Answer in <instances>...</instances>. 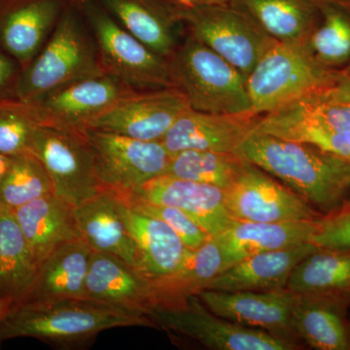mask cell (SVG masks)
<instances>
[{
    "mask_svg": "<svg viewBox=\"0 0 350 350\" xmlns=\"http://www.w3.org/2000/svg\"><path fill=\"white\" fill-rule=\"evenodd\" d=\"M273 137L306 142L338 158L350 161V131H338L317 128L287 129L273 133Z\"/></svg>",
    "mask_w": 350,
    "mask_h": 350,
    "instance_id": "cell-38",
    "label": "cell"
},
{
    "mask_svg": "<svg viewBox=\"0 0 350 350\" xmlns=\"http://www.w3.org/2000/svg\"><path fill=\"white\" fill-rule=\"evenodd\" d=\"M50 194H54L52 181L40 160L29 151L14 156L0 182V206L14 211Z\"/></svg>",
    "mask_w": 350,
    "mask_h": 350,
    "instance_id": "cell-34",
    "label": "cell"
},
{
    "mask_svg": "<svg viewBox=\"0 0 350 350\" xmlns=\"http://www.w3.org/2000/svg\"><path fill=\"white\" fill-rule=\"evenodd\" d=\"M247 163L236 152L186 150L172 156L165 174L226 190Z\"/></svg>",
    "mask_w": 350,
    "mask_h": 350,
    "instance_id": "cell-33",
    "label": "cell"
},
{
    "mask_svg": "<svg viewBox=\"0 0 350 350\" xmlns=\"http://www.w3.org/2000/svg\"><path fill=\"white\" fill-rule=\"evenodd\" d=\"M319 8L306 46L320 64L344 69L350 64V0H321Z\"/></svg>",
    "mask_w": 350,
    "mask_h": 350,
    "instance_id": "cell-32",
    "label": "cell"
},
{
    "mask_svg": "<svg viewBox=\"0 0 350 350\" xmlns=\"http://www.w3.org/2000/svg\"><path fill=\"white\" fill-rule=\"evenodd\" d=\"M13 214L38 267L59 246L81 239L73 207L54 194L32 200Z\"/></svg>",
    "mask_w": 350,
    "mask_h": 350,
    "instance_id": "cell-26",
    "label": "cell"
},
{
    "mask_svg": "<svg viewBox=\"0 0 350 350\" xmlns=\"http://www.w3.org/2000/svg\"><path fill=\"white\" fill-rule=\"evenodd\" d=\"M310 243L317 247L350 250V202L315 220Z\"/></svg>",
    "mask_w": 350,
    "mask_h": 350,
    "instance_id": "cell-37",
    "label": "cell"
},
{
    "mask_svg": "<svg viewBox=\"0 0 350 350\" xmlns=\"http://www.w3.org/2000/svg\"><path fill=\"white\" fill-rule=\"evenodd\" d=\"M198 296L211 312L230 321L298 342L291 327L296 294L287 288L237 292L204 289Z\"/></svg>",
    "mask_w": 350,
    "mask_h": 350,
    "instance_id": "cell-15",
    "label": "cell"
},
{
    "mask_svg": "<svg viewBox=\"0 0 350 350\" xmlns=\"http://www.w3.org/2000/svg\"><path fill=\"white\" fill-rule=\"evenodd\" d=\"M112 195L120 216L137 247L138 271L150 280L176 271L192 250L183 243L167 223L133 208L125 200Z\"/></svg>",
    "mask_w": 350,
    "mask_h": 350,
    "instance_id": "cell-18",
    "label": "cell"
},
{
    "mask_svg": "<svg viewBox=\"0 0 350 350\" xmlns=\"http://www.w3.org/2000/svg\"><path fill=\"white\" fill-rule=\"evenodd\" d=\"M317 248L306 243L245 258L221 271L206 289L226 292L285 289L295 267Z\"/></svg>",
    "mask_w": 350,
    "mask_h": 350,
    "instance_id": "cell-20",
    "label": "cell"
},
{
    "mask_svg": "<svg viewBox=\"0 0 350 350\" xmlns=\"http://www.w3.org/2000/svg\"><path fill=\"white\" fill-rule=\"evenodd\" d=\"M38 124L16 98L0 103V153L14 157L29 151Z\"/></svg>",
    "mask_w": 350,
    "mask_h": 350,
    "instance_id": "cell-36",
    "label": "cell"
},
{
    "mask_svg": "<svg viewBox=\"0 0 350 350\" xmlns=\"http://www.w3.org/2000/svg\"><path fill=\"white\" fill-rule=\"evenodd\" d=\"M286 288L295 294L350 298V250L317 248L295 267Z\"/></svg>",
    "mask_w": 350,
    "mask_h": 350,
    "instance_id": "cell-31",
    "label": "cell"
},
{
    "mask_svg": "<svg viewBox=\"0 0 350 350\" xmlns=\"http://www.w3.org/2000/svg\"><path fill=\"white\" fill-rule=\"evenodd\" d=\"M92 255L93 250L82 239L59 246L39 265L33 283L20 303L84 298Z\"/></svg>",
    "mask_w": 350,
    "mask_h": 350,
    "instance_id": "cell-25",
    "label": "cell"
},
{
    "mask_svg": "<svg viewBox=\"0 0 350 350\" xmlns=\"http://www.w3.org/2000/svg\"><path fill=\"white\" fill-rule=\"evenodd\" d=\"M342 69L320 64L306 42H276L246 78L251 111H275L337 83Z\"/></svg>",
    "mask_w": 350,
    "mask_h": 350,
    "instance_id": "cell-4",
    "label": "cell"
},
{
    "mask_svg": "<svg viewBox=\"0 0 350 350\" xmlns=\"http://www.w3.org/2000/svg\"><path fill=\"white\" fill-rule=\"evenodd\" d=\"M98 45L105 72L135 91L174 87L169 62L126 31L94 0H77Z\"/></svg>",
    "mask_w": 350,
    "mask_h": 350,
    "instance_id": "cell-8",
    "label": "cell"
},
{
    "mask_svg": "<svg viewBox=\"0 0 350 350\" xmlns=\"http://www.w3.org/2000/svg\"><path fill=\"white\" fill-rule=\"evenodd\" d=\"M73 0H0V46L15 57L23 70L54 31Z\"/></svg>",
    "mask_w": 350,
    "mask_h": 350,
    "instance_id": "cell-16",
    "label": "cell"
},
{
    "mask_svg": "<svg viewBox=\"0 0 350 350\" xmlns=\"http://www.w3.org/2000/svg\"><path fill=\"white\" fill-rule=\"evenodd\" d=\"M100 189L133 192L167 172L172 155L160 142L84 129Z\"/></svg>",
    "mask_w": 350,
    "mask_h": 350,
    "instance_id": "cell-10",
    "label": "cell"
},
{
    "mask_svg": "<svg viewBox=\"0 0 350 350\" xmlns=\"http://www.w3.org/2000/svg\"><path fill=\"white\" fill-rule=\"evenodd\" d=\"M29 151L47 170L54 195L73 208L100 192L84 130L38 126Z\"/></svg>",
    "mask_w": 350,
    "mask_h": 350,
    "instance_id": "cell-9",
    "label": "cell"
},
{
    "mask_svg": "<svg viewBox=\"0 0 350 350\" xmlns=\"http://www.w3.org/2000/svg\"><path fill=\"white\" fill-rule=\"evenodd\" d=\"M153 328L213 350H294L298 342L239 325L211 312L198 295L172 306H154L147 314Z\"/></svg>",
    "mask_w": 350,
    "mask_h": 350,
    "instance_id": "cell-6",
    "label": "cell"
},
{
    "mask_svg": "<svg viewBox=\"0 0 350 350\" xmlns=\"http://www.w3.org/2000/svg\"><path fill=\"white\" fill-rule=\"evenodd\" d=\"M131 193L148 202L180 209L211 238L237 221L226 206L225 190L208 184L165 174Z\"/></svg>",
    "mask_w": 350,
    "mask_h": 350,
    "instance_id": "cell-17",
    "label": "cell"
},
{
    "mask_svg": "<svg viewBox=\"0 0 350 350\" xmlns=\"http://www.w3.org/2000/svg\"><path fill=\"white\" fill-rule=\"evenodd\" d=\"M126 31L165 59L176 49L182 25L169 0H94Z\"/></svg>",
    "mask_w": 350,
    "mask_h": 350,
    "instance_id": "cell-22",
    "label": "cell"
},
{
    "mask_svg": "<svg viewBox=\"0 0 350 350\" xmlns=\"http://www.w3.org/2000/svg\"><path fill=\"white\" fill-rule=\"evenodd\" d=\"M153 328L150 320L87 298L14 304L0 321V342L33 338L59 349H85L103 332Z\"/></svg>",
    "mask_w": 350,
    "mask_h": 350,
    "instance_id": "cell-2",
    "label": "cell"
},
{
    "mask_svg": "<svg viewBox=\"0 0 350 350\" xmlns=\"http://www.w3.org/2000/svg\"><path fill=\"white\" fill-rule=\"evenodd\" d=\"M349 300L340 295L296 294L291 315L294 337L313 349L349 350Z\"/></svg>",
    "mask_w": 350,
    "mask_h": 350,
    "instance_id": "cell-21",
    "label": "cell"
},
{
    "mask_svg": "<svg viewBox=\"0 0 350 350\" xmlns=\"http://www.w3.org/2000/svg\"><path fill=\"white\" fill-rule=\"evenodd\" d=\"M225 202L232 217L244 222H301L322 215L300 195L250 162L226 189Z\"/></svg>",
    "mask_w": 350,
    "mask_h": 350,
    "instance_id": "cell-12",
    "label": "cell"
},
{
    "mask_svg": "<svg viewBox=\"0 0 350 350\" xmlns=\"http://www.w3.org/2000/svg\"><path fill=\"white\" fill-rule=\"evenodd\" d=\"M174 7L177 18L190 36L222 57L245 78L278 42L238 1L225 5Z\"/></svg>",
    "mask_w": 350,
    "mask_h": 350,
    "instance_id": "cell-7",
    "label": "cell"
},
{
    "mask_svg": "<svg viewBox=\"0 0 350 350\" xmlns=\"http://www.w3.org/2000/svg\"><path fill=\"white\" fill-rule=\"evenodd\" d=\"M189 108L187 98L175 87L135 91L94 117L86 129L144 142H160Z\"/></svg>",
    "mask_w": 350,
    "mask_h": 350,
    "instance_id": "cell-13",
    "label": "cell"
},
{
    "mask_svg": "<svg viewBox=\"0 0 350 350\" xmlns=\"http://www.w3.org/2000/svg\"><path fill=\"white\" fill-rule=\"evenodd\" d=\"M321 0H238L278 42H306L320 18Z\"/></svg>",
    "mask_w": 350,
    "mask_h": 350,
    "instance_id": "cell-29",
    "label": "cell"
},
{
    "mask_svg": "<svg viewBox=\"0 0 350 350\" xmlns=\"http://www.w3.org/2000/svg\"><path fill=\"white\" fill-rule=\"evenodd\" d=\"M38 269L13 211L0 206V298L24 300Z\"/></svg>",
    "mask_w": 350,
    "mask_h": 350,
    "instance_id": "cell-30",
    "label": "cell"
},
{
    "mask_svg": "<svg viewBox=\"0 0 350 350\" xmlns=\"http://www.w3.org/2000/svg\"><path fill=\"white\" fill-rule=\"evenodd\" d=\"M224 269L220 248L211 238L200 247L191 250L174 273L156 280L149 278L152 308L175 305L199 294Z\"/></svg>",
    "mask_w": 350,
    "mask_h": 350,
    "instance_id": "cell-27",
    "label": "cell"
},
{
    "mask_svg": "<svg viewBox=\"0 0 350 350\" xmlns=\"http://www.w3.org/2000/svg\"><path fill=\"white\" fill-rule=\"evenodd\" d=\"M317 220V219H315ZM315 220L290 223H256L238 221L214 237L225 269L245 258L310 243Z\"/></svg>",
    "mask_w": 350,
    "mask_h": 350,
    "instance_id": "cell-23",
    "label": "cell"
},
{
    "mask_svg": "<svg viewBox=\"0 0 350 350\" xmlns=\"http://www.w3.org/2000/svg\"><path fill=\"white\" fill-rule=\"evenodd\" d=\"M236 153L324 213L342 206L350 189V161L306 142L253 133Z\"/></svg>",
    "mask_w": 350,
    "mask_h": 350,
    "instance_id": "cell-1",
    "label": "cell"
},
{
    "mask_svg": "<svg viewBox=\"0 0 350 350\" xmlns=\"http://www.w3.org/2000/svg\"><path fill=\"white\" fill-rule=\"evenodd\" d=\"M73 211L81 239L93 252L118 258L138 271L137 247L111 193L100 189L98 194L75 206Z\"/></svg>",
    "mask_w": 350,
    "mask_h": 350,
    "instance_id": "cell-24",
    "label": "cell"
},
{
    "mask_svg": "<svg viewBox=\"0 0 350 350\" xmlns=\"http://www.w3.org/2000/svg\"><path fill=\"white\" fill-rule=\"evenodd\" d=\"M174 5L181 7H204L213 5H225L234 3L238 0H169Z\"/></svg>",
    "mask_w": 350,
    "mask_h": 350,
    "instance_id": "cell-41",
    "label": "cell"
},
{
    "mask_svg": "<svg viewBox=\"0 0 350 350\" xmlns=\"http://www.w3.org/2000/svg\"><path fill=\"white\" fill-rule=\"evenodd\" d=\"M13 157L4 155L0 153V182L5 176L9 167H10L11 163H12Z\"/></svg>",
    "mask_w": 350,
    "mask_h": 350,
    "instance_id": "cell-42",
    "label": "cell"
},
{
    "mask_svg": "<svg viewBox=\"0 0 350 350\" xmlns=\"http://www.w3.org/2000/svg\"><path fill=\"white\" fill-rule=\"evenodd\" d=\"M294 128L350 131V103L328 100L320 93L310 94L262 115L254 133L273 135Z\"/></svg>",
    "mask_w": 350,
    "mask_h": 350,
    "instance_id": "cell-28",
    "label": "cell"
},
{
    "mask_svg": "<svg viewBox=\"0 0 350 350\" xmlns=\"http://www.w3.org/2000/svg\"><path fill=\"white\" fill-rule=\"evenodd\" d=\"M105 73L77 0L64 9L49 39L23 70L16 100L31 101L69 83Z\"/></svg>",
    "mask_w": 350,
    "mask_h": 350,
    "instance_id": "cell-3",
    "label": "cell"
},
{
    "mask_svg": "<svg viewBox=\"0 0 350 350\" xmlns=\"http://www.w3.org/2000/svg\"><path fill=\"white\" fill-rule=\"evenodd\" d=\"M87 298L146 317L151 310L150 280L118 258L93 252L88 271Z\"/></svg>",
    "mask_w": 350,
    "mask_h": 350,
    "instance_id": "cell-19",
    "label": "cell"
},
{
    "mask_svg": "<svg viewBox=\"0 0 350 350\" xmlns=\"http://www.w3.org/2000/svg\"><path fill=\"white\" fill-rule=\"evenodd\" d=\"M133 92L105 72L69 83L36 100L20 101L38 126L84 130L94 117Z\"/></svg>",
    "mask_w": 350,
    "mask_h": 350,
    "instance_id": "cell-11",
    "label": "cell"
},
{
    "mask_svg": "<svg viewBox=\"0 0 350 350\" xmlns=\"http://www.w3.org/2000/svg\"><path fill=\"white\" fill-rule=\"evenodd\" d=\"M167 62L174 86L192 109L225 114L251 111L243 73L190 34Z\"/></svg>",
    "mask_w": 350,
    "mask_h": 350,
    "instance_id": "cell-5",
    "label": "cell"
},
{
    "mask_svg": "<svg viewBox=\"0 0 350 350\" xmlns=\"http://www.w3.org/2000/svg\"><path fill=\"white\" fill-rule=\"evenodd\" d=\"M15 301L10 298H0V321L5 317Z\"/></svg>",
    "mask_w": 350,
    "mask_h": 350,
    "instance_id": "cell-43",
    "label": "cell"
},
{
    "mask_svg": "<svg viewBox=\"0 0 350 350\" xmlns=\"http://www.w3.org/2000/svg\"><path fill=\"white\" fill-rule=\"evenodd\" d=\"M349 337H350V321H349Z\"/></svg>",
    "mask_w": 350,
    "mask_h": 350,
    "instance_id": "cell-44",
    "label": "cell"
},
{
    "mask_svg": "<svg viewBox=\"0 0 350 350\" xmlns=\"http://www.w3.org/2000/svg\"><path fill=\"white\" fill-rule=\"evenodd\" d=\"M109 192L125 200L126 204H130L133 208L167 223L190 250H197L211 239L200 226L176 207L148 202L131 192Z\"/></svg>",
    "mask_w": 350,
    "mask_h": 350,
    "instance_id": "cell-35",
    "label": "cell"
},
{
    "mask_svg": "<svg viewBox=\"0 0 350 350\" xmlns=\"http://www.w3.org/2000/svg\"><path fill=\"white\" fill-rule=\"evenodd\" d=\"M22 72L19 62L0 46V103L15 98Z\"/></svg>",
    "mask_w": 350,
    "mask_h": 350,
    "instance_id": "cell-39",
    "label": "cell"
},
{
    "mask_svg": "<svg viewBox=\"0 0 350 350\" xmlns=\"http://www.w3.org/2000/svg\"><path fill=\"white\" fill-rule=\"evenodd\" d=\"M320 94L328 100L350 103V64L342 69L337 83Z\"/></svg>",
    "mask_w": 350,
    "mask_h": 350,
    "instance_id": "cell-40",
    "label": "cell"
},
{
    "mask_svg": "<svg viewBox=\"0 0 350 350\" xmlns=\"http://www.w3.org/2000/svg\"><path fill=\"white\" fill-rule=\"evenodd\" d=\"M262 115L207 113L189 108L160 140L170 155L186 150L236 152L250 137Z\"/></svg>",
    "mask_w": 350,
    "mask_h": 350,
    "instance_id": "cell-14",
    "label": "cell"
}]
</instances>
